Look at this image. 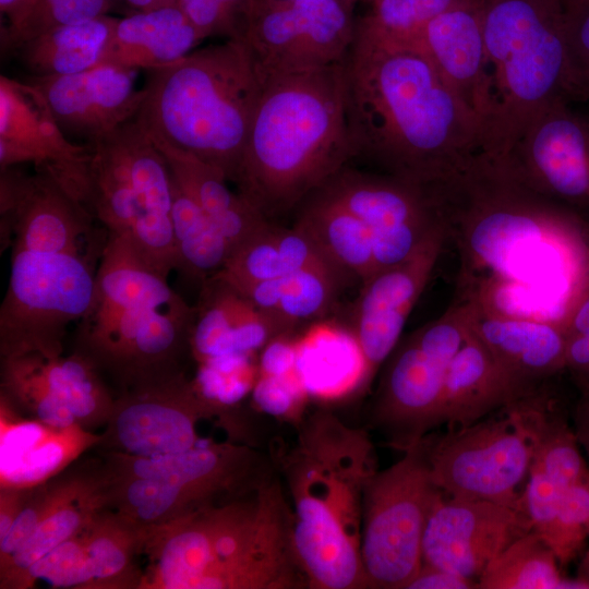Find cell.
Returning a JSON list of instances; mask_svg holds the SVG:
<instances>
[{"instance_id": "obj_1", "label": "cell", "mask_w": 589, "mask_h": 589, "mask_svg": "<svg viewBox=\"0 0 589 589\" xmlns=\"http://www.w3.org/2000/svg\"><path fill=\"white\" fill-rule=\"evenodd\" d=\"M430 190L459 255L454 299L564 328L589 288V225L484 153Z\"/></svg>"}, {"instance_id": "obj_2", "label": "cell", "mask_w": 589, "mask_h": 589, "mask_svg": "<svg viewBox=\"0 0 589 589\" xmlns=\"http://www.w3.org/2000/svg\"><path fill=\"white\" fill-rule=\"evenodd\" d=\"M344 82L351 164L428 187L482 153L480 121L421 51L354 38Z\"/></svg>"}, {"instance_id": "obj_3", "label": "cell", "mask_w": 589, "mask_h": 589, "mask_svg": "<svg viewBox=\"0 0 589 589\" xmlns=\"http://www.w3.org/2000/svg\"><path fill=\"white\" fill-rule=\"evenodd\" d=\"M140 589H298L308 581L276 466L253 490L145 528Z\"/></svg>"}, {"instance_id": "obj_4", "label": "cell", "mask_w": 589, "mask_h": 589, "mask_svg": "<svg viewBox=\"0 0 589 589\" xmlns=\"http://www.w3.org/2000/svg\"><path fill=\"white\" fill-rule=\"evenodd\" d=\"M276 466L308 588H368L360 543L364 491L376 472L369 433L318 409L300 421L296 445Z\"/></svg>"}, {"instance_id": "obj_5", "label": "cell", "mask_w": 589, "mask_h": 589, "mask_svg": "<svg viewBox=\"0 0 589 589\" xmlns=\"http://www.w3.org/2000/svg\"><path fill=\"white\" fill-rule=\"evenodd\" d=\"M344 62L264 82L237 191L269 220L351 164Z\"/></svg>"}, {"instance_id": "obj_6", "label": "cell", "mask_w": 589, "mask_h": 589, "mask_svg": "<svg viewBox=\"0 0 589 589\" xmlns=\"http://www.w3.org/2000/svg\"><path fill=\"white\" fill-rule=\"evenodd\" d=\"M167 278L128 235L108 233L74 351L109 375L120 392L184 373L194 308Z\"/></svg>"}, {"instance_id": "obj_7", "label": "cell", "mask_w": 589, "mask_h": 589, "mask_svg": "<svg viewBox=\"0 0 589 589\" xmlns=\"http://www.w3.org/2000/svg\"><path fill=\"white\" fill-rule=\"evenodd\" d=\"M136 119L149 134L236 183L264 83L241 39L194 49L147 71Z\"/></svg>"}, {"instance_id": "obj_8", "label": "cell", "mask_w": 589, "mask_h": 589, "mask_svg": "<svg viewBox=\"0 0 589 589\" xmlns=\"http://www.w3.org/2000/svg\"><path fill=\"white\" fill-rule=\"evenodd\" d=\"M489 79L482 153L503 157L545 106L578 103L563 0H480Z\"/></svg>"}, {"instance_id": "obj_9", "label": "cell", "mask_w": 589, "mask_h": 589, "mask_svg": "<svg viewBox=\"0 0 589 589\" xmlns=\"http://www.w3.org/2000/svg\"><path fill=\"white\" fill-rule=\"evenodd\" d=\"M86 145V156L59 183L108 233L128 235L156 269L170 273L173 178L151 134L134 118Z\"/></svg>"}, {"instance_id": "obj_10", "label": "cell", "mask_w": 589, "mask_h": 589, "mask_svg": "<svg viewBox=\"0 0 589 589\" xmlns=\"http://www.w3.org/2000/svg\"><path fill=\"white\" fill-rule=\"evenodd\" d=\"M94 261L73 254L11 250L0 306V357L63 354L69 326L87 313Z\"/></svg>"}, {"instance_id": "obj_11", "label": "cell", "mask_w": 589, "mask_h": 589, "mask_svg": "<svg viewBox=\"0 0 589 589\" xmlns=\"http://www.w3.org/2000/svg\"><path fill=\"white\" fill-rule=\"evenodd\" d=\"M440 493L422 440L371 477L363 497L360 543L368 588L406 589L418 574L426 521Z\"/></svg>"}, {"instance_id": "obj_12", "label": "cell", "mask_w": 589, "mask_h": 589, "mask_svg": "<svg viewBox=\"0 0 589 589\" xmlns=\"http://www.w3.org/2000/svg\"><path fill=\"white\" fill-rule=\"evenodd\" d=\"M471 304L454 299L435 320L412 332L388 358L372 421L402 452L435 428L449 364L470 332Z\"/></svg>"}, {"instance_id": "obj_13", "label": "cell", "mask_w": 589, "mask_h": 589, "mask_svg": "<svg viewBox=\"0 0 589 589\" xmlns=\"http://www.w3.org/2000/svg\"><path fill=\"white\" fill-rule=\"evenodd\" d=\"M422 443L432 481L445 495L525 512L518 489L529 474L531 450L505 416L449 428L441 437L425 436Z\"/></svg>"}, {"instance_id": "obj_14", "label": "cell", "mask_w": 589, "mask_h": 589, "mask_svg": "<svg viewBox=\"0 0 589 589\" xmlns=\"http://www.w3.org/2000/svg\"><path fill=\"white\" fill-rule=\"evenodd\" d=\"M354 7L290 0L253 8L241 40L263 83L344 62L356 35Z\"/></svg>"}, {"instance_id": "obj_15", "label": "cell", "mask_w": 589, "mask_h": 589, "mask_svg": "<svg viewBox=\"0 0 589 589\" xmlns=\"http://www.w3.org/2000/svg\"><path fill=\"white\" fill-rule=\"evenodd\" d=\"M575 104L545 106L497 159L525 187L589 225V112Z\"/></svg>"}, {"instance_id": "obj_16", "label": "cell", "mask_w": 589, "mask_h": 589, "mask_svg": "<svg viewBox=\"0 0 589 589\" xmlns=\"http://www.w3.org/2000/svg\"><path fill=\"white\" fill-rule=\"evenodd\" d=\"M314 192L348 209L371 229L376 273L406 260L443 224L428 187L351 164Z\"/></svg>"}, {"instance_id": "obj_17", "label": "cell", "mask_w": 589, "mask_h": 589, "mask_svg": "<svg viewBox=\"0 0 589 589\" xmlns=\"http://www.w3.org/2000/svg\"><path fill=\"white\" fill-rule=\"evenodd\" d=\"M223 411L182 373L120 392L97 447L135 456L185 452L203 442L197 423Z\"/></svg>"}, {"instance_id": "obj_18", "label": "cell", "mask_w": 589, "mask_h": 589, "mask_svg": "<svg viewBox=\"0 0 589 589\" xmlns=\"http://www.w3.org/2000/svg\"><path fill=\"white\" fill-rule=\"evenodd\" d=\"M93 215L48 171L0 169L1 251L73 254L95 262Z\"/></svg>"}, {"instance_id": "obj_19", "label": "cell", "mask_w": 589, "mask_h": 589, "mask_svg": "<svg viewBox=\"0 0 589 589\" xmlns=\"http://www.w3.org/2000/svg\"><path fill=\"white\" fill-rule=\"evenodd\" d=\"M530 530L525 512L486 501L454 498L441 491L424 530L423 564L476 580L497 554Z\"/></svg>"}, {"instance_id": "obj_20", "label": "cell", "mask_w": 589, "mask_h": 589, "mask_svg": "<svg viewBox=\"0 0 589 589\" xmlns=\"http://www.w3.org/2000/svg\"><path fill=\"white\" fill-rule=\"evenodd\" d=\"M446 241L442 224L410 256L362 284L349 328L365 361L366 385L397 347L407 318L430 280Z\"/></svg>"}, {"instance_id": "obj_21", "label": "cell", "mask_w": 589, "mask_h": 589, "mask_svg": "<svg viewBox=\"0 0 589 589\" xmlns=\"http://www.w3.org/2000/svg\"><path fill=\"white\" fill-rule=\"evenodd\" d=\"M103 454V468L111 477L164 480L215 503L253 490L276 468L250 445L231 442L203 441L185 452L157 456Z\"/></svg>"}, {"instance_id": "obj_22", "label": "cell", "mask_w": 589, "mask_h": 589, "mask_svg": "<svg viewBox=\"0 0 589 589\" xmlns=\"http://www.w3.org/2000/svg\"><path fill=\"white\" fill-rule=\"evenodd\" d=\"M137 70L99 64L74 74L34 76L63 133L93 143L134 119L145 97Z\"/></svg>"}, {"instance_id": "obj_23", "label": "cell", "mask_w": 589, "mask_h": 589, "mask_svg": "<svg viewBox=\"0 0 589 589\" xmlns=\"http://www.w3.org/2000/svg\"><path fill=\"white\" fill-rule=\"evenodd\" d=\"M293 332L223 279L202 285L191 328V354L199 364L253 358L277 336Z\"/></svg>"}, {"instance_id": "obj_24", "label": "cell", "mask_w": 589, "mask_h": 589, "mask_svg": "<svg viewBox=\"0 0 589 589\" xmlns=\"http://www.w3.org/2000/svg\"><path fill=\"white\" fill-rule=\"evenodd\" d=\"M100 434L80 424L59 429L25 418L0 395V489H29L67 469Z\"/></svg>"}, {"instance_id": "obj_25", "label": "cell", "mask_w": 589, "mask_h": 589, "mask_svg": "<svg viewBox=\"0 0 589 589\" xmlns=\"http://www.w3.org/2000/svg\"><path fill=\"white\" fill-rule=\"evenodd\" d=\"M414 49L482 125L489 109V79L480 0H465L430 21ZM483 142V140H482Z\"/></svg>"}, {"instance_id": "obj_26", "label": "cell", "mask_w": 589, "mask_h": 589, "mask_svg": "<svg viewBox=\"0 0 589 589\" xmlns=\"http://www.w3.org/2000/svg\"><path fill=\"white\" fill-rule=\"evenodd\" d=\"M87 151L63 133L32 83L0 76V169L29 163L55 170L80 161Z\"/></svg>"}, {"instance_id": "obj_27", "label": "cell", "mask_w": 589, "mask_h": 589, "mask_svg": "<svg viewBox=\"0 0 589 589\" xmlns=\"http://www.w3.org/2000/svg\"><path fill=\"white\" fill-rule=\"evenodd\" d=\"M470 304L471 333L521 392L565 370L567 337L562 325L507 316Z\"/></svg>"}, {"instance_id": "obj_28", "label": "cell", "mask_w": 589, "mask_h": 589, "mask_svg": "<svg viewBox=\"0 0 589 589\" xmlns=\"http://www.w3.org/2000/svg\"><path fill=\"white\" fill-rule=\"evenodd\" d=\"M545 384L521 394L502 409L530 446L529 471L542 472L567 488L589 477V464L581 455L575 430Z\"/></svg>"}, {"instance_id": "obj_29", "label": "cell", "mask_w": 589, "mask_h": 589, "mask_svg": "<svg viewBox=\"0 0 589 589\" xmlns=\"http://www.w3.org/2000/svg\"><path fill=\"white\" fill-rule=\"evenodd\" d=\"M525 394L469 332L453 358L436 411L435 426L470 425Z\"/></svg>"}, {"instance_id": "obj_30", "label": "cell", "mask_w": 589, "mask_h": 589, "mask_svg": "<svg viewBox=\"0 0 589 589\" xmlns=\"http://www.w3.org/2000/svg\"><path fill=\"white\" fill-rule=\"evenodd\" d=\"M204 39L179 4L137 11L117 20L101 64L149 71L185 57Z\"/></svg>"}, {"instance_id": "obj_31", "label": "cell", "mask_w": 589, "mask_h": 589, "mask_svg": "<svg viewBox=\"0 0 589 589\" xmlns=\"http://www.w3.org/2000/svg\"><path fill=\"white\" fill-rule=\"evenodd\" d=\"M151 136L165 156L177 183L224 235L231 253L271 221L238 191L229 188V181L221 171Z\"/></svg>"}, {"instance_id": "obj_32", "label": "cell", "mask_w": 589, "mask_h": 589, "mask_svg": "<svg viewBox=\"0 0 589 589\" xmlns=\"http://www.w3.org/2000/svg\"><path fill=\"white\" fill-rule=\"evenodd\" d=\"M341 276L361 284L376 273L373 235L356 215L318 192L299 206L294 225Z\"/></svg>"}, {"instance_id": "obj_33", "label": "cell", "mask_w": 589, "mask_h": 589, "mask_svg": "<svg viewBox=\"0 0 589 589\" xmlns=\"http://www.w3.org/2000/svg\"><path fill=\"white\" fill-rule=\"evenodd\" d=\"M308 266L334 268L299 228H286L269 221L235 250L215 276L237 288L278 278Z\"/></svg>"}, {"instance_id": "obj_34", "label": "cell", "mask_w": 589, "mask_h": 589, "mask_svg": "<svg viewBox=\"0 0 589 589\" xmlns=\"http://www.w3.org/2000/svg\"><path fill=\"white\" fill-rule=\"evenodd\" d=\"M108 507L101 461L87 468L79 485L39 524L10 561L0 567V588L15 589L24 572L65 540L80 533Z\"/></svg>"}, {"instance_id": "obj_35", "label": "cell", "mask_w": 589, "mask_h": 589, "mask_svg": "<svg viewBox=\"0 0 589 589\" xmlns=\"http://www.w3.org/2000/svg\"><path fill=\"white\" fill-rule=\"evenodd\" d=\"M118 19L56 26L19 45L13 53L34 76L74 74L101 64Z\"/></svg>"}, {"instance_id": "obj_36", "label": "cell", "mask_w": 589, "mask_h": 589, "mask_svg": "<svg viewBox=\"0 0 589 589\" xmlns=\"http://www.w3.org/2000/svg\"><path fill=\"white\" fill-rule=\"evenodd\" d=\"M344 280L332 267L308 266L278 278L233 288L257 308L296 329L302 323L316 322L327 314Z\"/></svg>"}, {"instance_id": "obj_37", "label": "cell", "mask_w": 589, "mask_h": 589, "mask_svg": "<svg viewBox=\"0 0 589 589\" xmlns=\"http://www.w3.org/2000/svg\"><path fill=\"white\" fill-rule=\"evenodd\" d=\"M95 573L96 589H140L143 572L135 564L145 528L106 507L82 530Z\"/></svg>"}, {"instance_id": "obj_38", "label": "cell", "mask_w": 589, "mask_h": 589, "mask_svg": "<svg viewBox=\"0 0 589 589\" xmlns=\"http://www.w3.org/2000/svg\"><path fill=\"white\" fill-rule=\"evenodd\" d=\"M480 589H589L580 578L561 575L551 548L530 530L508 544L484 568L478 579Z\"/></svg>"}, {"instance_id": "obj_39", "label": "cell", "mask_w": 589, "mask_h": 589, "mask_svg": "<svg viewBox=\"0 0 589 589\" xmlns=\"http://www.w3.org/2000/svg\"><path fill=\"white\" fill-rule=\"evenodd\" d=\"M171 221L177 254L176 271L202 286L221 271L231 254V248L175 178Z\"/></svg>"}, {"instance_id": "obj_40", "label": "cell", "mask_w": 589, "mask_h": 589, "mask_svg": "<svg viewBox=\"0 0 589 589\" xmlns=\"http://www.w3.org/2000/svg\"><path fill=\"white\" fill-rule=\"evenodd\" d=\"M37 356L51 392L71 410L77 423L91 431L105 426L116 397L100 371L76 351L70 356Z\"/></svg>"}, {"instance_id": "obj_41", "label": "cell", "mask_w": 589, "mask_h": 589, "mask_svg": "<svg viewBox=\"0 0 589 589\" xmlns=\"http://www.w3.org/2000/svg\"><path fill=\"white\" fill-rule=\"evenodd\" d=\"M465 0H372L357 19L354 38L384 46L412 48L435 16Z\"/></svg>"}, {"instance_id": "obj_42", "label": "cell", "mask_w": 589, "mask_h": 589, "mask_svg": "<svg viewBox=\"0 0 589 589\" xmlns=\"http://www.w3.org/2000/svg\"><path fill=\"white\" fill-rule=\"evenodd\" d=\"M0 378V395L20 413L59 429L79 424L51 392L36 353L1 358Z\"/></svg>"}, {"instance_id": "obj_43", "label": "cell", "mask_w": 589, "mask_h": 589, "mask_svg": "<svg viewBox=\"0 0 589 589\" xmlns=\"http://www.w3.org/2000/svg\"><path fill=\"white\" fill-rule=\"evenodd\" d=\"M115 0H35L12 26L1 29V50L19 45L56 26L106 15Z\"/></svg>"}, {"instance_id": "obj_44", "label": "cell", "mask_w": 589, "mask_h": 589, "mask_svg": "<svg viewBox=\"0 0 589 589\" xmlns=\"http://www.w3.org/2000/svg\"><path fill=\"white\" fill-rule=\"evenodd\" d=\"M39 579L52 588L96 589L95 573L82 531L32 564L15 589L33 588Z\"/></svg>"}, {"instance_id": "obj_45", "label": "cell", "mask_w": 589, "mask_h": 589, "mask_svg": "<svg viewBox=\"0 0 589 589\" xmlns=\"http://www.w3.org/2000/svg\"><path fill=\"white\" fill-rule=\"evenodd\" d=\"M86 468L68 469L31 488L28 498L8 533L0 539V567L28 540L39 524L79 485Z\"/></svg>"}, {"instance_id": "obj_46", "label": "cell", "mask_w": 589, "mask_h": 589, "mask_svg": "<svg viewBox=\"0 0 589 589\" xmlns=\"http://www.w3.org/2000/svg\"><path fill=\"white\" fill-rule=\"evenodd\" d=\"M589 528V477L567 486L556 520L544 542L565 565L581 551Z\"/></svg>"}, {"instance_id": "obj_47", "label": "cell", "mask_w": 589, "mask_h": 589, "mask_svg": "<svg viewBox=\"0 0 589 589\" xmlns=\"http://www.w3.org/2000/svg\"><path fill=\"white\" fill-rule=\"evenodd\" d=\"M254 0H178L204 38L221 36L241 39L249 23Z\"/></svg>"}, {"instance_id": "obj_48", "label": "cell", "mask_w": 589, "mask_h": 589, "mask_svg": "<svg viewBox=\"0 0 589 589\" xmlns=\"http://www.w3.org/2000/svg\"><path fill=\"white\" fill-rule=\"evenodd\" d=\"M565 27L577 100L589 105V1L565 5Z\"/></svg>"}, {"instance_id": "obj_49", "label": "cell", "mask_w": 589, "mask_h": 589, "mask_svg": "<svg viewBox=\"0 0 589 589\" xmlns=\"http://www.w3.org/2000/svg\"><path fill=\"white\" fill-rule=\"evenodd\" d=\"M304 390L298 372L284 376L257 374L253 397L265 411L283 413L300 402Z\"/></svg>"}, {"instance_id": "obj_50", "label": "cell", "mask_w": 589, "mask_h": 589, "mask_svg": "<svg viewBox=\"0 0 589 589\" xmlns=\"http://www.w3.org/2000/svg\"><path fill=\"white\" fill-rule=\"evenodd\" d=\"M478 588L476 580L462 577L436 566L422 564L418 574L406 589H472Z\"/></svg>"}, {"instance_id": "obj_51", "label": "cell", "mask_w": 589, "mask_h": 589, "mask_svg": "<svg viewBox=\"0 0 589 589\" xmlns=\"http://www.w3.org/2000/svg\"><path fill=\"white\" fill-rule=\"evenodd\" d=\"M29 489L3 488L0 489V539H2L15 519L22 512L28 495Z\"/></svg>"}, {"instance_id": "obj_52", "label": "cell", "mask_w": 589, "mask_h": 589, "mask_svg": "<svg viewBox=\"0 0 589 589\" xmlns=\"http://www.w3.org/2000/svg\"><path fill=\"white\" fill-rule=\"evenodd\" d=\"M575 433L589 464V393H581L575 411Z\"/></svg>"}, {"instance_id": "obj_53", "label": "cell", "mask_w": 589, "mask_h": 589, "mask_svg": "<svg viewBox=\"0 0 589 589\" xmlns=\"http://www.w3.org/2000/svg\"><path fill=\"white\" fill-rule=\"evenodd\" d=\"M35 0H0L1 29L14 25Z\"/></svg>"}, {"instance_id": "obj_54", "label": "cell", "mask_w": 589, "mask_h": 589, "mask_svg": "<svg viewBox=\"0 0 589 589\" xmlns=\"http://www.w3.org/2000/svg\"><path fill=\"white\" fill-rule=\"evenodd\" d=\"M137 11H149L164 7L159 0H124Z\"/></svg>"}, {"instance_id": "obj_55", "label": "cell", "mask_w": 589, "mask_h": 589, "mask_svg": "<svg viewBox=\"0 0 589 589\" xmlns=\"http://www.w3.org/2000/svg\"><path fill=\"white\" fill-rule=\"evenodd\" d=\"M578 578L587 581L589 584V550L584 555L578 572Z\"/></svg>"}, {"instance_id": "obj_56", "label": "cell", "mask_w": 589, "mask_h": 589, "mask_svg": "<svg viewBox=\"0 0 589 589\" xmlns=\"http://www.w3.org/2000/svg\"><path fill=\"white\" fill-rule=\"evenodd\" d=\"M281 1H290V0H254L253 8L259 7V5H265V4L275 3V2H281ZM340 1H345V2H348V3H351V4H356V2L358 0H340ZM253 8H252V10H253Z\"/></svg>"}, {"instance_id": "obj_57", "label": "cell", "mask_w": 589, "mask_h": 589, "mask_svg": "<svg viewBox=\"0 0 589 589\" xmlns=\"http://www.w3.org/2000/svg\"><path fill=\"white\" fill-rule=\"evenodd\" d=\"M577 386L579 387L580 393H589V372L580 382L577 383Z\"/></svg>"}, {"instance_id": "obj_58", "label": "cell", "mask_w": 589, "mask_h": 589, "mask_svg": "<svg viewBox=\"0 0 589 589\" xmlns=\"http://www.w3.org/2000/svg\"><path fill=\"white\" fill-rule=\"evenodd\" d=\"M159 1L164 7L178 4V0H159Z\"/></svg>"}, {"instance_id": "obj_59", "label": "cell", "mask_w": 589, "mask_h": 589, "mask_svg": "<svg viewBox=\"0 0 589 589\" xmlns=\"http://www.w3.org/2000/svg\"><path fill=\"white\" fill-rule=\"evenodd\" d=\"M565 5H569V4H576V3H581V2H587L589 0H563Z\"/></svg>"}, {"instance_id": "obj_60", "label": "cell", "mask_w": 589, "mask_h": 589, "mask_svg": "<svg viewBox=\"0 0 589 589\" xmlns=\"http://www.w3.org/2000/svg\"><path fill=\"white\" fill-rule=\"evenodd\" d=\"M360 1H364V2H369V3H370L372 0H360Z\"/></svg>"}, {"instance_id": "obj_61", "label": "cell", "mask_w": 589, "mask_h": 589, "mask_svg": "<svg viewBox=\"0 0 589 589\" xmlns=\"http://www.w3.org/2000/svg\"><path fill=\"white\" fill-rule=\"evenodd\" d=\"M588 534H589V528H588Z\"/></svg>"}]
</instances>
